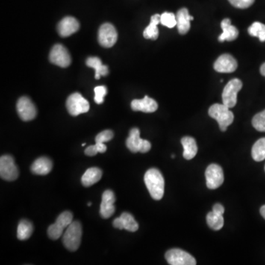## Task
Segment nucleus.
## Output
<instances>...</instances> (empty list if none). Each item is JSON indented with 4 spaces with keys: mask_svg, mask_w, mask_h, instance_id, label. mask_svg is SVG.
<instances>
[{
    "mask_svg": "<svg viewBox=\"0 0 265 265\" xmlns=\"http://www.w3.org/2000/svg\"><path fill=\"white\" fill-rule=\"evenodd\" d=\"M260 213H261L262 216L265 219V205L262 207V208L260 209Z\"/></svg>",
    "mask_w": 265,
    "mask_h": 265,
    "instance_id": "39",
    "label": "nucleus"
},
{
    "mask_svg": "<svg viewBox=\"0 0 265 265\" xmlns=\"http://www.w3.org/2000/svg\"><path fill=\"white\" fill-rule=\"evenodd\" d=\"M252 125L260 132H265V110L254 116L252 119Z\"/></svg>",
    "mask_w": 265,
    "mask_h": 265,
    "instance_id": "31",
    "label": "nucleus"
},
{
    "mask_svg": "<svg viewBox=\"0 0 265 265\" xmlns=\"http://www.w3.org/2000/svg\"><path fill=\"white\" fill-rule=\"evenodd\" d=\"M16 109L19 117L25 122L33 120L37 115L36 106L27 97L19 98L16 104Z\"/></svg>",
    "mask_w": 265,
    "mask_h": 265,
    "instance_id": "12",
    "label": "nucleus"
},
{
    "mask_svg": "<svg viewBox=\"0 0 265 265\" xmlns=\"http://www.w3.org/2000/svg\"><path fill=\"white\" fill-rule=\"evenodd\" d=\"M92 206V203H88V207H91Z\"/></svg>",
    "mask_w": 265,
    "mask_h": 265,
    "instance_id": "40",
    "label": "nucleus"
},
{
    "mask_svg": "<svg viewBox=\"0 0 265 265\" xmlns=\"http://www.w3.org/2000/svg\"><path fill=\"white\" fill-rule=\"evenodd\" d=\"M98 154V148H97L96 145H92V146L88 147L85 150V154L89 157H94Z\"/></svg>",
    "mask_w": 265,
    "mask_h": 265,
    "instance_id": "35",
    "label": "nucleus"
},
{
    "mask_svg": "<svg viewBox=\"0 0 265 265\" xmlns=\"http://www.w3.org/2000/svg\"><path fill=\"white\" fill-rule=\"evenodd\" d=\"M53 162L47 157L36 159L31 166V171L36 175H45L52 171Z\"/></svg>",
    "mask_w": 265,
    "mask_h": 265,
    "instance_id": "20",
    "label": "nucleus"
},
{
    "mask_svg": "<svg viewBox=\"0 0 265 265\" xmlns=\"http://www.w3.org/2000/svg\"><path fill=\"white\" fill-rule=\"evenodd\" d=\"M209 114L216 119L219 124L221 131H225L230 125L234 122V113L229 110L228 106L222 104H213L209 109Z\"/></svg>",
    "mask_w": 265,
    "mask_h": 265,
    "instance_id": "2",
    "label": "nucleus"
},
{
    "mask_svg": "<svg viewBox=\"0 0 265 265\" xmlns=\"http://www.w3.org/2000/svg\"><path fill=\"white\" fill-rule=\"evenodd\" d=\"M82 233V225L78 221H73L66 228L63 236V243L66 249L70 251H76L79 248Z\"/></svg>",
    "mask_w": 265,
    "mask_h": 265,
    "instance_id": "3",
    "label": "nucleus"
},
{
    "mask_svg": "<svg viewBox=\"0 0 265 265\" xmlns=\"http://www.w3.org/2000/svg\"><path fill=\"white\" fill-rule=\"evenodd\" d=\"M242 88V83L237 78L230 80L222 92V104L229 108L234 107L237 103V94Z\"/></svg>",
    "mask_w": 265,
    "mask_h": 265,
    "instance_id": "7",
    "label": "nucleus"
},
{
    "mask_svg": "<svg viewBox=\"0 0 265 265\" xmlns=\"http://www.w3.org/2000/svg\"><path fill=\"white\" fill-rule=\"evenodd\" d=\"M73 222V214L70 212H64L59 215L56 222L48 228V234L50 238L58 239L63 234L65 228Z\"/></svg>",
    "mask_w": 265,
    "mask_h": 265,
    "instance_id": "4",
    "label": "nucleus"
},
{
    "mask_svg": "<svg viewBox=\"0 0 265 265\" xmlns=\"http://www.w3.org/2000/svg\"><path fill=\"white\" fill-rule=\"evenodd\" d=\"M19 169L11 156H2L0 158V176L7 181H13L19 177Z\"/></svg>",
    "mask_w": 265,
    "mask_h": 265,
    "instance_id": "6",
    "label": "nucleus"
},
{
    "mask_svg": "<svg viewBox=\"0 0 265 265\" xmlns=\"http://www.w3.org/2000/svg\"><path fill=\"white\" fill-rule=\"evenodd\" d=\"M86 65L95 69V78L97 80H99L101 76H106L108 74V68L106 65H103L102 61L98 57H88Z\"/></svg>",
    "mask_w": 265,
    "mask_h": 265,
    "instance_id": "23",
    "label": "nucleus"
},
{
    "mask_svg": "<svg viewBox=\"0 0 265 265\" xmlns=\"http://www.w3.org/2000/svg\"><path fill=\"white\" fill-rule=\"evenodd\" d=\"M33 232V225L30 221L22 219L17 228V238L19 240H26L31 237Z\"/></svg>",
    "mask_w": 265,
    "mask_h": 265,
    "instance_id": "25",
    "label": "nucleus"
},
{
    "mask_svg": "<svg viewBox=\"0 0 265 265\" xmlns=\"http://www.w3.org/2000/svg\"><path fill=\"white\" fill-rule=\"evenodd\" d=\"M103 176V172L98 167L89 168L81 178V183L86 187H89L98 183Z\"/></svg>",
    "mask_w": 265,
    "mask_h": 265,
    "instance_id": "21",
    "label": "nucleus"
},
{
    "mask_svg": "<svg viewBox=\"0 0 265 265\" xmlns=\"http://www.w3.org/2000/svg\"><path fill=\"white\" fill-rule=\"evenodd\" d=\"M80 28V23L75 18L66 16L63 18L58 25L57 29L58 34L61 37H68L76 33Z\"/></svg>",
    "mask_w": 265,
    "mask_h": 265,
    "instance_id": "16",
    "label": "nucleus"
},
{
    "mask_svg": "<svg viewBox=\"0 0 265 265\" xmlns=\"http://www.w3.org/2000/svg\"><path fill=\"white\" fill-rule=\"evenodd\" d=\"M113 137V131H110V130H106V131H102V132L98 134V136L95 138V142L105 143V142L111 140Z\"/></svg>",
    "mask_w": 265,
    "mask_h": 265,
    "instance_id": "33",
    "label": "nucleus"
},
{
    "mask_svg": "<svg viewBox=\"0 0 265 265\" xmlns=\"http://www.w3.org/2000/svg\"><path fill=\"white\" fill-rule=\"evenodd\" d=\"M252 157L256 161L265 159V138L259 139L252 148Z\"/></svg>",
    "mask_w": 265,
    "mask_h": 265,
    "instance_id": "28",
    "label": "nucleus"
},
{
    "mask_svg": "<svg viewBox=\"0 0 265 265\" xmlns=\"http://www.w3.org/2000/svg\"><path fill=\"white\" fill-rule=\"evenodd\" d=\"M229 2L237 8L245 9L251 7L255 0H228Z\"/></svg>",
    "mask_w": 265,
    "mask_h": 265,
    "instance_id": "34",
    "label": "nucleus"
},
{
    "mask_svg": "<svg viewBox=\"0 0 265 265\" xmlns=\"http://www.w3.org/2000/svg\"><path fill=\"white\" fill-rule=\"evenodd\" d=\"M144 179L151 197L157 201L161 199L164 194V179L160 171L156 168L150 169Z\"/></svg>",
    "mask_w": 265,
    "mask_h": 265,
    "instance_id": "1",
    "label": "nucleus"
},
{
    "mask_svg": "<svg viewBox=\"0 0 265 265\" xmlns=\"http://www.w3.org/2000/svg\"><path fill=\"white\" fill-rule=\"evenodd\" d=\"M168 264L171 265H195L196 260L190 254L181 249H171L165 254Z\"/></svg>",
    "mask_w": 265,
    "mask_h": 265,
    "instance_id": "9",
    "label": "nucleus"
},
{
    "mask_svg": "<svg viewBox=\"0 0 265 265\" xmlns=\"http://www.w3.org/2000/svg\"><path fill=\"white\" fill-rule=\"evenodd\" d=\"M66 108L72 116H77L89 111L90 106L80 93H74L67 98Z\"/></svg>",
    "mask_w": 265,
    "mask_h": 265,
    "instance_id": "8",
    "label": "nucleus"
},
{
    "mask_svg": "<svg viewBox=\"0 0 265 265\" xmlns=\"http://www.w3.org/2000/svg\"><path fill=\"white\" fill-rule=\"evenodd\" d=\"M127 148L133 153L140 152L142 154L148 153L151 149V144L149 141L140 138V131L134 128L130 131L129 136L126 140Z\"/></svg>",
    "mask_w": 265,
    "mask_h": 265,
    "instance_id": "5",
    "label": "nucleus"
},
{
    "mask_svg": "<svg viewBox=\"0 0 265 265\" xmlns=\"http://www.w3.org/2000/svg\"><path fill=\"white\" fill-rule=\"evenodd\" d=\"M160 22V15H154L151 17V23L144 30L143 36L145 39H151V40H157L159 37L158 25Z\"/></svg>",
    "mask_w": 265,
    "mask_h": 265,
    "instance_id": "24",
    "label": "nucleus"
},
{
    "mask_svg": "<svg viewBox=\"0 0 265 265\" xmlns=\"http://www.w3.org/2000/svg\"><path fill=\"white\" fill-rule=\"evenodd\" d=\"M116 201L113 191L106 190L102 195V203L100 213L104 219H108L115 212L114 204Z\"/></svg>",
    "mask_w": 265,
    "mask_h": 265,
    "instance_id": "15",
    "label": "nucleus"
},
{
    "mask_svg": "<svg viewBox=\"0 0 265 265\" xmlns=\"http://www.w3.org/2000/svg\"><path fill=\"white\" fill-rule=\"evenodd\" d=\"M85 145H86V144L85 143L82 144V146L84 147Z\"/></svg>",
    "mask_w": 265,
    "mask_h": 265,
    "instance_id": "41",
    "label": "nucleus"
},
{
    "mask_svg": "<svg viewBox=\"0 0 265 265\" xmlns=\"http://www.w3.org/2000/svg\"><path fill=\"white\" fill-rule=\"evenodd\" d=\"M207 221L209 226L214 231H219L223 227L224 219L222 214H219L213 211L207 214Z\"/></svg>",
    "mask_w": 265,
    "mask_h": 265,
    "instance_id": "27",
    "label": "nucleus"
},
{
    "mask_svg": "<svg viewBox=\"0 0 265 265\" xmlns=\"http://www.w3.org/2000/svg\"><path fill=\"white\" fill-rule=\"evenodd\" d=\"M107 89L105 86H99L95 88V101L96 104H102L104 98L107 95Z\"/></svg>",
    "mask_w": 265,
    "mask_h": 265,
    "instance_id": "32",
    "label": "nucleus"
},
{
    "mask_svg": "<svg viewBox=\"0 0 265 265\" xmlns=\"http://www.w3.org/2000/svg\"><path fill=\"white\" fill-rule=\"evenodd\" d=\"M50 60L53 64L60 67H68L71 64L72 58L67 49L62 45H54L50 53Z\"/></svg>",
    "mask_w": 265,
    "mask_h": 265,
    "instance_id": "11",
    "label": "nucleus"
},
{
    "mask_svg": "<svg viewBox=\"0 0 265 265\" xmlns=\"http://www.w3.org/2000/svg\"><path fill=\"white\" fill-rule=\"evenodd\" d=\"M207 186L209 189H216L219 187L224 181V174L222 168L219 165L212 163L206 170Z\"/></svg>",
    "mask_w": 265,
    "mask_h": 265,
    "instance_id": "13",
    "label": "nucleus"
},
{
    "mask_svg": "<svg viewBox=\"0 0 265 265\" xmlns=\"http://www.w3.org/2000/svg\"><path fill=\"white\" fill-rule=\"evenodd\" d=\"M260 72L263 76L265 77V63L262 65L261 68H260Z\"/></svg>",
    "mask_w": 265,
    "mask_h": 265,
    "instance_id": "38",
    "label": "nucleus"
},
{
    "mask_svg": "<svg viewBox=\"0 0 265 265\" xmlns=\"http://www.w3.org/2000/svg\"></svg>",
    "mask_w": 265,
    "mask_h": 265,
    "instance_id": "43",
    "label": "nucleus"
},
{
    "mask_svg": "<svg viewBox=\"0 0 265 265\" xmlns=\"http://www.w3.org/2000/svg\"><path fill=\"white\" fill-rule=\"evenodd\" d=\"M212 211L215 212V213H219V214H223L224 212H225V208L221 204H216L213 206Z\"/></svg>",
    "mask_w": 265,
    "mask_h": 265,
    "instance_id": "36",
    "label": "nucleus"
},
{
    "mask_svg": "<svg viewBox=\"0 0 265 265\" xmlns=\"http://www.w3.org/2000/svg\"><path fill=\"white\" fill-rule=\"evenodd\" d=\"M96 147L98 148V153L101 154H104L107 150V147L104 143H101V142H96Z\"/></svg>",
    "mask_w": 265,
    "mask_h": 265,
    "instance_id": "37",
    "label": "nucleus"
},
{
    "mask_svg": "<svg viewBox=\"0 0 265 265\" xmlns=\"http://www.w3.org/2000/svg\"><path fill=\"white\" fill-rule=\"evenodd\" d=\"M237 61L232 55L224 54L219 56L213 64V68L216 72L220 73H231L237 69Z\"/></svg>",
    "mask_w": 265,
    "mask_h": 265,
    "instance_id": "14",
    "label": "nucleus"
},
{
    "mask_svg": "<svg viewBox=\"0 0 265 265\" xmlns=\"http://www.w3.org/2000/svg\"><path fill=\"white\" fill-rule=\"evenodd\" d=\"M181 144H182L183 148H184V159L186 160H191L195 158V156L198 153V146H197V142L195 139L189 136H185L181 139Z\"/></svg>",
    "mask_w": 265,
    "mask_h": 265,
    "instance_id": "22",
    "label": "nucleus"
},
{
    "mask_svg": "<svg viewBox=\"0 0 265 265\" xmlns=\"http://www.w3.org/2000/svg\"><path fill=\"white\" fill-rule=\"evenodd\" d=\"M221 27L222 29V33L218 38L219 42H223L225 41L232 42L235 40L239 36V30L237 27L231 25L229 19H225L221 22Z\"/></svg>",
    "mask_w": 265,
    "mask_h": 265,
    "instance_id": "19",
    "label": "nucleus"
},
{
    "mask_svg": "<svg viewBox=\"0 0 265 265\" xmlns=\"http://www.w3.org/2000/svg\"><path fill=\"white\" fill-rule=\"evenodd\" d=\"M160 23L163 26L173 28L177 25L176 15L170 12H164L160 15Z\"/></svg>",
    "mask_w": 265,
    "mask_h": 265,
    "instance_id": "30",
    "label": "nucleus"
},
{
    "mask_svg": "<svg viewBox=\"0 0 265 265\" xmlns=\"http://www.w3.org/2000/svg\"><path fill=\"white\" fill-rule=\"evenodd\" d=\"M119 217L122 221V229L127 230L131 232H135L139 229V224L135 220L134 217L131 213L124 212Z\"/></svg>",
    "mask_w": 265,
    "mask_h": 265,
    "instance_id": "26",
    "label": "nucleus"
},
{
    "mask_svg": "<svg viewBox=\"0 0 265 265\" xmlns=\"http://www.w3.org/2000/svg\"><path fill=\"white\" fill-rule=\"evenodd\" d=\"M158 107L157 101L148 96H145L142 100H133L131 102V108L135 111L154 113L158 109Z\"/></svg>",
    "mask_w": 265,
    "mask_h": 265,
    "instance_id": "17",
    "label": "nucleus"
},
{
    "mask_svg": "<svg viewBox=\"0 0 265 265\" xmlns=\"http://www.w3.org/2000/svg\"><path fill=\"white\" fill-rule=\"evenodd\" d=\"M117 38V31L111 24H104L100 27L98 32V41L100 45L104 48H112L116 44Z\"/></svg>",
    "mask_w": 265,
    "mask_h": 265,
    "instance_id": "10",
    "label": "nucleus"
},
{
    "mask_svg": "<svg viewBox=\"0 0 265 265\" xmlns=\"http://www.w3.org/2000/svg\"><path fill=\"white\" fill-rule=\"evenodd\" d=\"M248 33L254 37H258L260 42H265V25L261 22H256L249 27Z\"/></svg>",
    "mask_w": 265,
    "mask_h": 265,
    "instance_id": "29",
    "label": "nucleus"
},
{
    "mask_svg": "<svg viewBox=\"0 0 265 265\" xmlns=\"http://www.w3.org/2000/svg\"><path fill=\"white\" fill-rule=\"evenodd\" d=\"M193 16L189 14L187 8H181L176 14L177 27L180 34L185 35L190 30L191 21L193 20Z\"/></svg>",
    "mask_w": 265,
    "mask_h": 265,
    "instance_id": "18",
    "label": "nucleus"
},
{
    "mask_svg": "<svg viewBox=\"0 0 265 265\" xmlns=\"http://www.w3.org/2000/svg\"><path fill=\"white\" fill-rule=\"evenodd\" d=\"M175 155H172V159L175 158Z\"/></svg>",
    "mask_w": 265,
    "mask_h": 265,
    "instance_id": "42",
    "label": "nucleus"
}]
</instances>
